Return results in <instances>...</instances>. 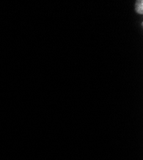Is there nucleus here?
Segmentation results:
<instances>
[{"label":"nucleus","instance_id":"nucleus-1","mask_svg":"<svg viewBox=\"0 0 143 160\" xmlns=\"http://www.w3.org/2000/svg\"><path fill=\"white\" fill-rule=\"evenodd\" d=\"M135 10L138 14H142L143 13V2L137 1L135 4Z\"/></svg>","mask_w":143,"mask_h":160}]
</instances>
